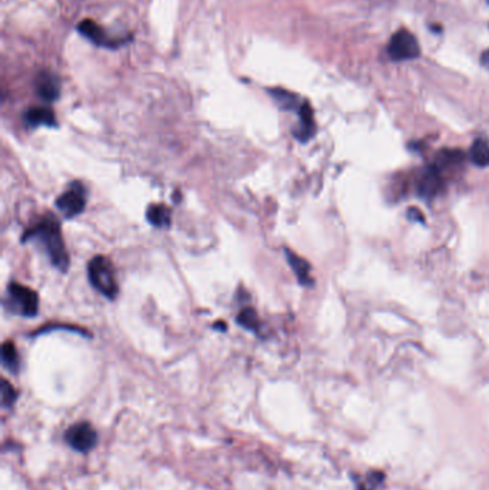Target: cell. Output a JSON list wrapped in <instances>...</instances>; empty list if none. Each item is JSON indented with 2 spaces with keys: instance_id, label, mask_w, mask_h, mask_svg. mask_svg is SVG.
<instances>
[{
  "instance_id": "9",
  "label": "cell",
  "mask_w": 489,
  "mask_h": 490,
  "mask_svg": "<svg viewBox=\"0 0 489 490\" xmlns=\"http://www.w3.org/2000/svg\"><path fill=\"white\" fill-rule=\"evenodd\" d=\"M36 92L47 102H54L59 98V80L48 70L40 72L36 77Z\"/></svg>"
},
{
  "instance_id": "5",
  "label": "cell",
  "mask_w": 489,
  "mask_h": 490,
  "mask_svg": "<svg viewBox=\"0 0 489 490\" xmlns=\"http://www.w3.org/2000/svg\"><path fill=\"white\" fill-rule=\"evenodd\" d=\"M87 199H88L87 188L84 187L82 182L75 181L68 187V189L61 196L56 198L55 206L63 214L65 218H73L79 215L80 213H84L87 207Z\"/></svg>"
},
{
  "instance_id": "13",
  "label": "cell",
  "mask_w": 489,
  "mask_h": 490,
  "mask_svg": "<svg viewBox=\"0 0 489 490\" xmlns=\"http://www.w3.org/2000/svg\"><path fill=\"white\" fill-rule=\"evenodd\" d=\"M270 95L277 102V105L284 111L299 112V109L302 108V103H303V102H300V98L296 94L289 92L286 89H280V88L270 89Z\"/></svg>"
},
{
  "instance_id": "21",
  "label": "cell",
  "mask_w": 489,
  "mask_h": 490,
  "mask_svg": "<svg viewBox=\"0 0 489 490\" xmlns=\"http://www.w3.org/2000/svg\"><path fill=\"white\" fill-rule=\"evenodd\" d=\"M488 4H489V0H488Z\"/></svg>"
},
{
  "instance_id": "3",
  "label": "cell",
  "mask_w": 489,
  "mask_h": 490,
  "mask_svg": "<svg viewBox=\"0 0 489 490\" xmlns=\"http://www.w3.org/2000/svg\"><path fill=\"white\" fill-rule=\"evenodd\" d=\"M6 306L13 313L25 317H33L39 310V297L36 291L26 287V285L11 282L8 287Z\"/></svg>"
},
{
  "instance_id": "6",
  "label": "cell",
  "mask_w": 489,
  "mask_h": 490,
  "mask_svg": "<svg viewBox=\"0 0 489 490\" xmlns=\"http://www.w3.org/2000/svg\"><path fill=\"white\" fill-rule=\"evenodd\" d=\"M65 440L73 448V451L87 453L92 451L95 444L98 443V434L89 423L82 422V423H76L70 426L66 430Z\"/></svg>"
},
{
  "instance_id": "20",
  "label": "cell",
  "mask_w": 489,
  "mask_h": 490,
  "mask_svg": "<svg viewBox=\"0 0 489 490\" xmlns=\"http://www.w3.org/2000/svg\"><path fill=\"white\" fill-rule=\"evenodd\" d=\"M482 65L485 66V68H488L489 69V49L488 51H485L483 52V55H482Z\"/></svg>"
},
{
  "instance_id": "12",
  "label": "cell",
  "mask_w": 489,
  "mask_h": 490,
  "mask_svg": "<svg viewBox=\"0 0 489 490\" xmlns=\"http://www.w3.org/2000/svg\"><path fill=\"white\" fill-rule=\"evenodd\" d=\"M284 253H286V258H287L292 270L295 271L299 282L302 285H304V287H310V285H313V278L310 275V271H311L310 264L304 258L299 257L297 254H295L290 250H286Z\"/></svg>"
},
{
  "instance_id": "8",
  "label": "cell",
  "mask_w": 489,
  "mask_h": 490,
  "mask_svg": "<svg viewBox=\"0 0 489 490\" xmlns=\"http://www.w3.org/2000/svg\"><path fill=\"white\" fill-rule=\"evenodd\" d=\"M299 127L295 130V137L300 142H307L316 134V122L311 105L307 101H303L302 108L299 109Z\"/></svg>"
},
{
  "instance_id": "15",
  "label": "cell",
  "mask_w": 489,
  "mask_h": 490,
  "mask_svg": "<svg viewBox=\"0 0 489 490\" xmlns=\"http://www.w3.org/2000/svg\"><path fill=\"white\" fill-rule=\"evenodd\" d=\"M469 158L479 168L489 165V142L485 138H476L471 146Z\"/></svg>"
},
{
  "instance_id": "4",
  "label": "cell",
  "mask_w": 489,
  "mask_h": 490,
  "mask_svg": "<svg viewBox=\"0 0 489 490\" xmlns=\"http://www.w3.org/2000/svg\"><path fill=\"white\" fill-rule=\"evenodd\" d=\"M386 54L392 61L396 62L412 61L419 58L421 46L414 33L406 29H400L392 36L386 48Z\"/></svg>"
},
{
  "instance_id": "19",
  "label": "cell",
  "mask_w": 489,
  "mask_h": 490,
  "mask_svg": "<svg viewBox=\"0 0 489 490\" xmlns=\"http://www.w3.org/2000/svg\"><path fill=\"white\" fill-rule=\"evenodd\" d=\"M407 217H409V220L411 221H421L422 224L425 222V218H423V215L416 210V208H411V211H409V215H407Z\"/></svg>"
},
{
  "instance_id": "17",
  "label": "cell",
  "mask_w": 489,
  "mask_h": 490,
  "mask_svg": "<svg viewBox=\"0 0 489 490\" xmlns=\"http://www.w3.org/2000/svg\"><path fill=\"white\" fill-rule=\"evenodd\" d=\"M237 322L244 327V329L249 330V332H254V333H259V329H260V321H259V315L256 313L254 308L252 307H246V308H242L238 315H237Z\"/></svg>"
},
{
  "instance_id": "18",
  "label": "cell",
  "mask_w": 489,
  "mask_h": 490,
  "mask_svg": "<svg viewBox=\"0 0 489 490\" xmlns=\"http://www.w3.org/2000/svg\"><path fill=\"white\" fill-rule=\"evenodd\" d=\"M18 398V391L13 389V386L8 382H2V404L4 407H12Z\"/></svg>"
},
{
  "instance_id": "7",
  "label": "cell",
  "mask_w": 489,
  "mask_h": 490,
  "mask_svg": "<svg viewBox=\"0 0 489 490\" xmlns=\"http://www.w3.org/2000/svg\"><path fill=\"white\" fill-rule=\"evenodd\" d=\"M443 188V178L440 170L435 165L425 167L416 181V189L421 198L423 199H433Z\"/></svg>"
},
{
  "instance_id": "2",
  "label": "cell",
  "mask_w": 489,
  "mask_h": 490,
  "mask_svg": "<svg viewBox=\"0 0 489 490\" xmlns=\"http://www.w3.org/2000/svg\"><path fill=\"white\" fill-rule=\"evenodd\" d=\"M88 277L92 287L105 296L108 300H115L118 296V282L112 263L104 257L97 256L88 264Z\"/></svg>"
},
{
  "instance_id": "1",
  "label": "cell",
  "mask_w": 489,
  "mask_h": 490,
  "mask_svg": "<svg viewBox=\"0 0 489 490\" xmlns=\"http://www.w3.org/2000/svg\"><path fill=\"white\" fill-rule=\"evenodd\" d=\"M36 241L44 247L51 263L61 271H66L69 267V254L66 251L62 230L59 221L52 215L47 214L36 225L25 231L22 242Z\"/></svg>"
},
{
  "instance_id": "16",
  "label": "cell",
  "mask_w": 489,
  "mask_h": 490,
  "mask_svg": "<svg viewBox=\"0 0 489 490\" xmlns=\"http://www.w3.org/2000/svg\"><path fill=\"white\" fill-rule=\"evenodd\" d=\"M2 361L6 369L12 373H18L20 367V360H19V353L16 350V346L13 341H6L4 343L2 347Z\"/></svg>"
},
{
  "instance_id": "11",
  "label": "cell",
  "mask_w": 489,
  "mask_h": 490,
  "mask_svg": "<svg viewBox=\"0 0 489 490\" xmlns=\"http://www.w3.org/2000/svg\"><path fill=\"white\" fill-rule=\"evenodd\" d=\"M25 122L30 128L37 127H56V118L49 108H30L25 113Z\"/></svg>"
},
{
  "instance_id": "10",
  "label": "cell",
  "mask_w": 489,
  "mask_h": 490,
  "mask_svg": "<svg viewBox=\"0 0 489 490\" xmlns=\"http://www.w3.org/2000/svg\"><path fill=\"white\" fill-rule=\"evenodd\" d=\"M78 30L80 32V34L85 36L87 39H89L91 42H94L98 46H109V48H115L118 46L115 40L109 39L108 34L105 33V30L95 23L94 20H84L78 25Z\"/></svg>"
},
{
  "instance_id": "14",
  "label": "cell",
  "mask_w": 489,
  "mask_h": 490,
  "mask_svg": "<svg viewBox=\"0 0 489 490\" xmlns=\"http://www.w3.org/2000/svg\"><path fill=\"white\" fill-rule=\"evenodd\" d=\"M147 220L158 228L170 227L171 213L166 206H162V203H152L147 210Z\"/></svg>"
}]
</instances>
